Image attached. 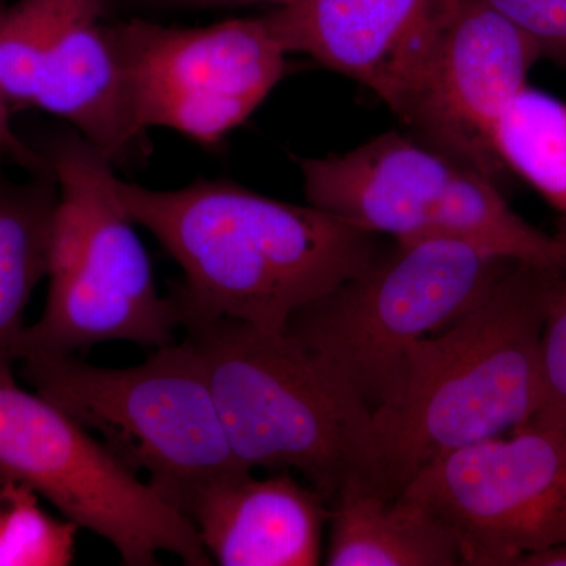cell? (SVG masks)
I'll list each match as a JSON object with an SVG mask.
<instances>
[{
  "label": "cell",
  "mask_w": 566,
  "mask_h": 566,
  "mask_svg": "<svg viewBox=\"0 0 566 566\" xmlns=\"http://www.w3.org/2000/svg\"><path fill=\"white\" fill-rule=\"evenodd\" d=\"M3 167L0 164V371L13 374L29 301L50 273L59 189L52 172L13 180Z\"/></svg>",
  "instance_id": "2e32d148"
},
{
  "label": "cell",
  "mask_w": 566,
  "mask_h": 566,
  "mask_svg": "<svg viewBox=\"0 0 566 566\" xmlns=\"http://www.w3.org/2000/svg\"><path fill=\"white\" fill-rule=\"evenodd\" d=\"M494 147L506 172L566 216V103L527 85L502 115Z\"/></svg>",
  "instance_id": "e0dca14e"
},
{
  "label": "cell",
  "mask_w": 566,
  "mask_h": 566,
  "mask_svg": "<svg viewBox=\"0 0 566 566\" xmlns=\"http://www.w3.org/2000/svg\"><path fill=\"white\" fill-rule=\"evenodd\" d=\"M526 427V424H524ZM527 427L566 434V274L558 273L551 292L542 337L539 401Z\"/></svg>",
  "instance_id": "d6986e66"
},
{
  "label": "cell",
  "mask_w": 566,
  "mask_h": 566,
  "mask_svg": "<svg viewBox=\"0 0 566 566\" xmlns=\"http://www.w3.org/2000/svg\"><path fill=\"white\" fill-rule=\"evenodd\" d=\"M558 273L510 262L479 303L409 349L400 395L374 412L387 494L446 453L531 422Z\"/></svg>",
  "instance_id": "7a4b0ae2"
},
{
  "label": "cell",
  "mask_w": 566,
  "mask_h": 566,
  "mask_svg": "<svg viewBox=\"0 0 566 566\" xmlns=\"http://www.w3.org/2000/svg\"><path fill=\"white\" fill-rule=\"evenodd\" d=\"M307 203L398 243L455 240L566 273V237L521 218L501 186L423 142L385 133L300 161Z\"/></svg>",
  "instance_id": "8992f818"
},
{
  "label": "cell",
  "mask_w": 566,
  "mask_h": 566,
  "mask_svg": "<svg viewBox=\"0 0 566 566\" xmlns=\"http://www.w3.org/2000/svg\"><path fill=\"white\" fill-rule=\"evenodd\" d=\"M147 7L164 9H244V7L271 6L274 9L290 6L294 0H134Z\"/></svg>",
  "instance_id": "44dd1931"
},
{
  "label": "cell",
  "mask_w": 566,
  "mask_h": 566,
  "mask_svg": "<svg viewBox=\"0 0 566 566\" xmlns=\"http://www.w3.org/2000/svg\"><path fill=\"white\" fill-rule=\"evenodd\" d=\"M538 46L480 0H458L398 118L420 142L501 186L494 147L502 115L542 61Z\"/></svg>",
  "instance_id": "8fae6325"
},
{
  "label": "cell",
  "mask_w": 566,
  "mask_h": 566,
  "mask_svg": "<svg viewBox=\"0 0 566 566\" xmlns=\"http://www.w3.org/2000/svg\"><path fill=\"white\" fill-rule=\"evenodd\" d=\"M513 566H566V546L517 558Z\"/></svg>",
  "instance_id": "7402d4cb"
},
{
  "label": "cell",
  "mask_w": 566,
  "mask_h": 566,
  "mask_svg": "<svg viewBox=\"0 0 566 566\" xmlns=\"http://www.w3.org/2000/svg\"><path fill=\"white\" fill-rule=\"evenodd\" d=\"M329 526V566L463 565L453 532L405 493L342 494L331 504Z\"/></svg>",
  "instance_id": "9a60e30c"
},
{
  "label": "cell",
  "mask_w": 566,
  "mask_h": 566,
  "mask_svg": "<svg viewBox=\"0 0 566 566\" xmlns=\"http://www.w3.org/2000/svg\"><path fill=\"white\" fill-rule=\"evenodd\" d=\"M181 327L244 468L297 472L329 505L352 491L389 495L374 411L333 364L286 333L234 319Z\"/></svg>",
  "instance_id": "3957f363"
},
{
  "label": "cell",
  "mask_w": 566,
  "mask_h": 566,
  "mask_svg": "<svg viewBox=\"0 0 566 566\" xmlns=\"http://www.w3.org/2000/svg\"><path fill=\"white\" fill-rule=\"evenodd\" d=\"M405 494L457 536L463 565L566 546V434L521 427L424 465Z\"/></svg>",
  "instance_id": "30bf717a"
},
{
  "label": "cell",
  "mask_w": 566,
  "mask_h": 566,
  "mask_svg": "<svg viewBox=\"0 0 566 566\" xmlns=\"http://www.w3.org/2000/svg\"><path fill=\"white\" fill-rule=\"evenodd\" d=\"M77 528L44 512L32 488L0 479V566L73 564Z\"/></svg>",
  "instance_id": "ac0fdd59"
},
{
  "label": "cell",
  "mask_w": 566,
  "mask_h": 566,
  "mask_svg": "<svg viewBox=\"0 0 566 566\" xmlns=\"http://www.w3.org/2000/svg\"><path fill=\"white\" fill-rule=\"evenodd\" d=\"M107 0H55L36 61L33 109L73 126L115 166L134 158L144 134L134 128Z\"/></svg>",
  "instance_id": "5bb4252c"
},
{
  "label": "cell",
  "mask_w": 566,
  "mask_h": 566,
  "mask_svg": "<svg viewBox=\"0 0 566 566\" xmlns=\"http://www.w3.org/2000/svg\"><path fill=\"white\" fill-rule=\"evenodd\" d=\"M118 196L181 268L180 327L234 319L285 333L297 311L363 273L378 234L314 205L271 199L230 181L156 191L118 178Z\"/></svg>",
  "instance_id": "6da1fadb"
},
{
  "label": "cell",
  "mask_w": 566,
  "mask_h": 566,
  "mask_svg": "<svg viewBox=\"0 0 566 566\" xmlns=\"http://www.w3.org/2000/svg\"><path fill=\"white\" fill-rule=\"evenodd\" d=\"M134 128L219 144L268 98L286 51L263 17L178 28L132 18L111 24Z\"/></svg>",
  "instance_id": "9c48e42d"
},
{
  "label": "cell",
  "mask_w": 566,
  "mask_h": 566,
  "mask_svg": "<svg viewBox=\"0 0 566 566\" xmlns=\"http://www.w3.org/2000/svg\"><path fill=\"white\" fill-rule=\"evenodd\" d=\"M36 394L95 434L178 510L208 483L251 471L238 461L210 379L188 340L156 349L129 368H103L73 354L20 360Z\"/></svg>",
  "instance_id": "5b68a950"
},
{
  "label": "cell",
  "mask_w": 566,
  "mask_h": 566,
  "mask_svg": "<svg viewBox=\"0 0 566 566\" xmlns=\"http://www.w3.org/2000/svg\"><path fill=\"white\" fill-rule=\"evenodd\" d=\"M39 148L57 181L59 200L50 293L39 322L22 333L20 360L111 340L155 349L174 344L177 305L158 292L150 256L118 196L114 166L74 129Z\"/></svg>",
  "instance_id": "277c9868"
},
{
  "label": "cell",
  "mask_w": 566,
  "mask_h": 566,
  "mask_svg": "<svg viewBox=\"0 0 566 566\" xmlns=\"http://www.w3.org/2000/svg\"><path fill=\"white\" fill-rule=\"evenodd\" d=\"M395 243L297 311L285 331L333 364L374 412L400 395L409 349L479 303L513 262L463 241Z\"/></svg>",
  "instance_id": "52a82bcc"
},
{
  "label": "cell",
  "mask_w": 566,
  "mask_h": 566,
  "mask_svg": "<svg viewBox=\"0 0 566 566\" xmlns=\"http://www.w3.org/2000/svg\"><path fill=\"white\" fill-rule=\"evenodd\" d=\"M178 510L222 566H314L331 505L290 472H234L189 494Z\"/></svg>",
  "instance_id": "4fadbf2b"
},
{
  "label": "cell",
  "mask_w": 566,
  "mask_h": 566,
  "mask_svg": "<svg viewBox=\"0 0 566 566\" xmlns=\"http://www.w3.org/2000/svg\"><path fill=\"white\" fill-rule=\"evenodd\" d=\"M3 6H7V0H0V9H2Z\"/></svg>",
  "instance_id": "603a6c76"
},
{
  "label": "cell",
  "mask_w": 566,
  "mask_h": 566,
  "mask_svg": "<svg viewBox=\"0 0 566 566\" xmlns=\"http://www.w3.org/2000/svg\"><path fill=\"white\" fill-rule=\"evenodd\" d=\"M0 479L24 483L66 520L106 538L123 565H156L161 551L185 565L212 564L180 510L9 371H0Z\"/></svg>",
  "instance_id": "ba28073f"
},
{
  "label": "cell",
  "mask_w": 566,
  "mask_h": 566,
  "mask_svg": "<svg viewBox=\"0 0 566 566\" xmlns=\"http://www.w3.org/2000/svg\"><path fill=\"white\" fill-rule=\"evenodd\" d=\"M526 33L543 59L566 66V0H480Z\"/></svg>",
  "instance_id": "ffe728a7"
},
{
  "label": "cell",
  "mask_w": 566,
  "mask_h": 566,
  "mask_svg": "<svg viewBox=\"0 0 566 566\" xmlns=\"http://www.w3.org/2000/svg\"><path fill=\"white\" fill-rule=\"evenodd\" d=\"M458 0H294L264 14L286 54L360 82L400 114Z\"/></svg>",
  "instance_id": "7c38bea8"
}]
</instances>
